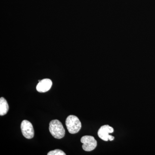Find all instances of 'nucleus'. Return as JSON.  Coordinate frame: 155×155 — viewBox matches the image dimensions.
Segmentation results:
<instances>
[{
	"instance_id": "obj_1",
	"label": "nucleus",
	"mask_w": 155,
	"mask_h": 155,
	"mask_svg": "<svg viewBox=\"0 0 155 155\" xmlns=\"http://www.w3.org/2000/svg\"><path fill=\"white\" fill-rule=\"evenodd\" d=\"M49 131L54 138L60 139L65 134V130L62 123L57 119L52 120L49 124Z\"/></svg>"
},
{
	"instance_id": "obj_2",
	"label": "nucleus",
	"mask_w": 155,
	"mask_h": 155,
	"mask_svg": "<svg viewBox=\"0 0 155 155\" xmlns=\"http://www.w3.org/2000/svg\"><path fill=\"white\" fill-rule=\"evenodd\" d=\"M66 125L69 133L74 134L78 133L81 127L79 119L74 115H70L66 119Z\"/></svg>"
},
{
	"instance_id": "obj_3",
	"label": "nucleus",
	"mask_w": 155,
	"mask_h": 155,
	"mask_svg": "<svg viewBox=\"0 0 155 155\" xmlns=\"http://www.w3.org/2000/svg\"><path fill=\"white\" fill-rule=\"evenodd\" d=\"M81 142L83 143L82 148L85 151H91L96 147L97 140L92 136H84L81 139Z\"/></svg>"
},
{
	"instance_id": "obj_4",
	"label": "nucleus",
	"mask_w": 155,
	"mask_h": 155,
	"mask_svg": "<svg viewBox=\"0 0 155 155\" xmlns=\"http://www.w3.org/2000/svg\"><path fill=\"white\" fill-rule=\"evenodd\" d=\"M114 131V128L110 125H103L99 129L98 131V135L100 138L101 139L104 141H112L114 139V137L110 135V134L113 133Z\"/></svg>"
},
{
	"instance_id": "obj_5",
	"label": "nucleus",
	"mask_w": 155,
	"mask_h": 155,
	"mask_svg": "<svg viewBox=\"0 0 155 155\" xmlns=\"http://www.w3.org/2000/svg\"><path fill=\"white\" fill-rule=\"evenodd\" d=\"M21 129L22 134L25 138L30 139L33 138L34 136V130L33 125L27 120L22 121L21 124Z\"/></svg>"
},
{
	"instance_id": "obj_6",
	"label": "nucleus",
	"mask_w": 155,
	"mask_h": 155,
	"mask_svg": "<svg viewBox=\"0 0 155 155\" xmlns=\"http://www.w3.org/2000/svg\"><path fill=\"white\" fill-rule=\"evenodd\" d=\"M39 83L36 86V90L40 93H44L48 91L52 85V81L50 79L45 78L39 80Z\"/></svg>"
},
{
	"instance_id": "obj_7",
	"label": "nucleus",
	"mask_w": 155,
	"mask_h": 155,
	"mask_svg": "<svg viewBox=\"0 0 155 155\" xmlns=\"http://www.w3.org/2000/svg\"><path fill=\"white\" fill-rule=\"evenodd\" d=\"M9 110V105L7 101L4 97L0 98V115H6Z\"/></svg>"
},
{
	"instance_id": "obj_8",
	"label": "nucleus",
	"mask_w": 155,
	"mask_h": 155,
	"mask_svg": "<svg viewBox=\"0 0 155 155\" xmlns=\"http://www.w3.org/2000/svg\"><path fill=\"white\" fill-rule=\"evenodd\" d=\"M66 153L61 150H55L51 151L48 153V155H65Z\"/></svg>"
}]
</instances>
